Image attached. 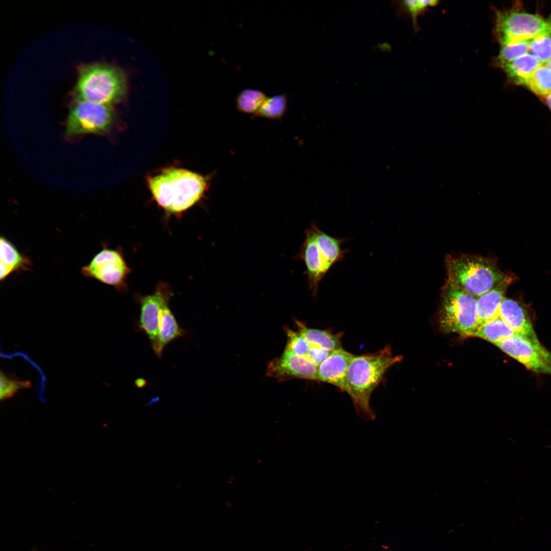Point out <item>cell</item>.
Segmentation results:
<instances>
[{
    "label": "cell",
    "instance_id": "6da1fadb",
    "mask_svg": "<svg viewBox=\"0 0 551 551\" xmlns=\"http://www.w3.org/2000/svg\"><path fill=\"white\" fill-rule=\"evenodd\" d=\"M402 360L400 356H393L390 346L372 354L355 355L346 373L345 391L350 397L359 416L366 420H373L374 412L370 406L373 390L383 379L387 371Z\"/></svg>",
    "mask_w": 551,
    "mask_h": 551
},
{
    "label": "cell",
    "instance_id": "7a4b0ae2",
    "mask_svg": "<svg viewBox=\"0 0 551 551\" xmlns=\"http://www.w3.org/2000/svg\"><path fill=\"white\" fill-rule=\"evenodd\" d=\"M147 183L157 204L170 214H180L193 207L208 188V180L203 176L175 167L149 177Z\"/></svg>",
    "mask_w": 551,
    "mask_h": 551
},
{
    "label": "cell",
    "instance_id": "3957f363",
    "mask_svg": "<svg viewBox=\"0 0 551 551\" xmlns=\"http://www.w3.org/2000/svg\"><path fill=\"white\" fill-rule=\"evenodd\" d=\"M127 80L123 70L103 62L82 64L78 66L72 97L112 106L125 97Z\"/></svg>",
    "mask_w": 551,
    "mask_h": 551
},
{
    "label": "cell",
    "instance_id": "277c9868",
    "mask_svg": "<svg viewBox=\"0 0 551 551\" xmlns=\"http://www.w3.org/2000/svg\"><path fill=\"white\" fill-rule=\"evenodd\" d=\"M305 234L299 258L305 263L309 289L315 296L323 277L334 264L344 259L347 251L341 246L346 239L331 236L315 224L307 229Z\"/></svg>",
    "mask_w": 551,
    "mask_h": 551
},
{
    "label": "cell",
    "instance_id": "5b68a950",
    "mask_svg": "<svg viewBox=\"0 0 551 551\" xmlns=\"http://www.w3.org/2000/svg\"><path fill=\"white\" fill-rule=\"evenodd\" d=\"M445 265L448 280L475 297L510 277L502 272L491 260L478 256H448Z\"/></svg>",
    "mask_w": 551,
    "mask_h": 551
},
{
    "label": "cell",
    "instance_id": "8992f818",
    "mask_svg": "<svg viewBox=\"0 0 551 551\" xmlns=\"http://www.w3.org/2000/svg\"><path fill=\"white\" fill-rule=\"evenodd\" d=\"M439 314L441 328L445 332L470 336L478 327L477 297L447 280L442 291Z\"/></svg>",
    "mask_w": 551,
    "mask_h": 551
},
{
    "label": "cell",
    "instance_id": "52a82bcc",
    "mask_svg": "<svg viewBox=\"0 0 551 551\" xmlns=\"http://www.w3.org/2000/svg\"><path fill=\"white\" fill-rule=\"evenodd\" d=\"M112 106L73 99L65 123V135L73 138L108 132L114 122Z\"/></svg>",
    "mask_w": 551,
    "mask_h": 551
},
{
    "label": "cell",
    "instance_id": "ba28073f",
    "mask_svg": "<svg viewBox=\"0 0 551 551\" xmlns=\"http://www.w3.org/2000/svg\"><path fill=\"white\" fill-rule=\"evenodd\" d=\"M547 20L541 16L512 8L497 10L494 35L500 45L530 40L547 29Z\"/></svg>",
    "mask_w": 551,
    "mask_h": 551
},
{
    "label": "cell",
    "instance_id": "9c48e42d",
    "mask_svg": "<svg viewBox=\"0 0 551 551\" xmlns=\"http://www.w3.org/2000/svg\"><path fill=\"white\" fill-rule=\"evenodd\" d=\"M130 272L121 249L109 248L105 244L81 269L84 277L113 286L119 291L127 289V278Z\"/></svg>",
    "mask_w": 551,
    "mask_h": 551
},
{
    "label": "cell",
    "instance_id": "30bf717a",
    "mask_svg": "<svg viewBox=\"0 0 551 551\" xmlns=\"http://www.w3.org/2000/svg\"><path fill=\"white\" fill-rule=\"evenodd\" d=\"M495 345L533 371L551 375V352L541 344L515 335Z\"/></svg>",
    "mask_w": 551,
    "mask_h": 551
},
{
    "label": "cell",
    "instance_id": "8fae6325",
    "mask_svg": "<svg viewBox=\"0 0 551 551\" xmlns=\"http://www.w3.org/2000/svg\"><path fill=\"white\" fill-rule=\"evenodd\" d=\"M169 285L160 282L155 291L139 298L140 305L139 327L148 336L154 351L157 354L159 346V332L161 311L171 297Z\"/></svg>",
    "mask_w": 551,
    "mask_h": 551
},
{
    "label": "cell",
    "instance_id": "7c38bea8",
    "mask_svg": "<svg viewBox=\"0 0 551 551\" xmlns=\"http://www.w3.org/2000/svg\"><path fill=\"white\" fill-rule=\"evenodd\" d=\"M318 365L308 358L284 350L270 362L267 374L281 381L293 378L314 380Z\"/></svg>",
    "mask_w": 551,
    "mask_h": 551
},
{
    "label": "cell",
    "instance_id": "4fadbf2b",
    "mask_svg": "<svg viewBox=\"0 0 551 551\" xmlns=\"http://www.w3.org/2000/svg\"><path fill=\"white\" fill-rule=\"evenodd\" d=\"M355 356L343 348L332 352L318 365L314 380L332 384L344 392L347 371Z\"/></svg>",
    "mask_w": 551,
    "mask_h": 551
},
{
    "label": "cell",
    "instance_id": "5bb4252c",
    "mask_svg": "<svg viewBox=\"0 0 551 551\" xmlns=\"http://www.w3.org/2000/svg\"><path fill=\"white\" fill-rule=\"evenodd\" d=\"M499 317L517 335L540 344L528 315L516 301L505 298L500 305Z\"/></svg>",
    "mask_w": 551,
    "mask_h": 551
},
{
    "label": "cell",
    "instance_id": "9a60e30c",
    "mask_svg": "<svg viewBox=\"0 0 551 551\" xmlns=\"http://www.w3.org/2000/svg\"><path fill=\"white\" fill-rule=\"evenodd\" d=\"M32 266L30 259L20 253L5 236L0 237V281L11 274L29 271Z\"/></svg>",
    "mask_w": 551,
    "mask_h": 551
},
{
    "label": "cell",
    "instance_id": "2e32d148",
    "mask_svg": "<svg viewBox=\"0 0 551 551\" xmlns=\"http://www.w3.org/2000/svg\"><path fill=\"white\" fill-rule=\"evenodd\" d=\"M511 278L500 283L496 286L477 297L476 313L478 327L483 324L499 317L500 305L505 299V295Z\"/></svg>",
    "mask_w": 551,
    "mask_h": 551
},
{
    "label": "cell",
    "instance_id": "e0dca14e",
    "mask_svg": "<svg viewBox=\"0 0 551 551\" xmlns=\"http://www.w3.org/2000/svg\"><path fill=\"white\" fill-rule=\"evenodd\" d=\"M541 64L534 56L528 53L507 63L502 68L510 82L515 85H524Z\"/></svg>",
    "mask_w": 551,
    "mask_h": 551
},
{
    "label": "cell",
    "instance_id": "ac0fdd59",
    "mask_svg": "<svg viewBox=\"0 0 551 551\" xmlns=\"http://www.w3.org/2000/svg\"><path fill=\"white\" fill-rule=\"evenodd\" d=\"M187 331L182 329L177 322L170 309L169 303L163 307L161 313L159 332V346L157 356H162V351L167 344L179 337L184 336Z\"/></svg>",
    "mask_w": 551,
    "mask_h": 551
},
{
    "label": "cell",
    "instance_id": "d6986e66",
    "mask_svg": "<svg viewBox=\"0 0 551 551\" xmlns=\"http://www.w3.org/2000/svg\"><path fill=\"white\" fill-rule=\"evenodd\" d=\"M297 331L312 345L329 352L342 348L339 335L326 330L307 327L302 322H296Z\"/></svg>",
    "mask_w": 551,
    "mask_h": 551
},
{
    "label": "cell",
    "instance_id": "ffe728a7",
    "mask_svg": "<svg viewBox=\"0 0 551 551\" xmlns=\"http://www.w3.org/2000/svg\"><path fill=\"white\" fill-rule=\"evenodd\" d=\"M515 335L517 334L498 317L480 326L470 336L481 338L495 344Z\"/></svg>",
    "mask_w": 551,
    "mask_h": 551
},
{
    "label": "cell",
    "instance_id": "44dd1931",
    "mask_svg": "<svg viewBox=\"0 0 551 551\" xmlns=\"http://www.w3.org/2000/svg\"><path fill=\"white\" fill-rule=\"evenodd\" d=\"M267 97L262 90L252 88L243 89L236 96V108L241 113L255 115Z\"/></svg>",
    "mask_w": 551,
    "mask_h": 551
},
{
    "label": "cell",
    "instance_id": "7402d4cb",
    "mask_svg": "<svg viewBox=\"0 0 551 551\" xmlns=\"http://www.w3.org/2000/svg\"><path fill=\"white\" fill-rule=\"evenodd\" d=\"M538 96L546 99L551 93V70L541 64L524 84Z\"/></svg>",
    "mask_w": 551,
    "mask_h": 551
},
{
    "label": "cell",
    "instance_id": "603a6c76",
    "mask_svg": "<svg viewBox=\"0 0 551 551\" xmlns=\"http://www.w3.org/2000/svg\"><path fill=\"white\" fill-rule=\"evenodd\" d=\"M288 107V96L286 93L267 97L256 116L272 120L282 118Z\"/></svg>",
    "mask_w": 551,
    "mask_h": 551
},
{
    "label": "cell",
    "instance_id": "cb8c5ba5",
    "mask_svg": "<svg viewBox=\"0 0 551 551\" xmlns=\"http://www.w3.org/2000/svg\"><path fill=\"white\" fill-rule=\"evenodd\" d=\"M530 40L500 45L498 55L494 59L495 66L502 68L505 65L529 52Z\"/></svg>",
    "mask_w": 551,
    "mask_h": 551
},
{
    "label": "cell",
    "instance_id": "d4e9b609",
    "mask_svg": "<svg viewBox=\"0 0 551 551\" xmlns=\"http://www.w3.org/2000/svg\"><path fill=\"white\" fill-rule=\"evenodd\" d=\"M529 52L542 64L551 60V39L547 29L530 40Z\"/></svg>",
    "mask_w": 551,
    "mask_h": 551
},
{
    "label": "cell",
    "instance_id": "484cf974",
    "mask_svg": "<svg viewBox=\"0 0 551 551\" xmlns=\"http://www.w3.org/2000/svg\"><path fill=\"white\" fill-rule=\"evenodd\" d=\"M0 399L9 398L19 390L31 387V383L28 380L15 379L6 375L2 371L0 373Z\"/></svg>",
    "mask_w": 551,
    "mask_h": 551
},
{
    "label": "cell",
    "instance_id": "4316f807",
    "mask_svg": "<svg viewBox=\"0 0 551 551\" xmlns=\"http://www.w3.org/2000/svg\"><path fill=\"white\" fill-rule=\"evenodd\" d=\"M438 3V1L435 0L404 1L400 2L399 6L410 15L413 26L415 28L418 16L428 8L437 5Z\"/></svg>",
    "mask_w": 551,
    "mask_h": 551
},
{
    "label": "cell",
    "instance_id": "83f0119b",
    "mask_svg": "<svg viewBox=\"0 0 551 551\" xmlns=\"http://www.w3.org/2000/svg\"><path fill=\"white\" fill-rule=\"evenodd\" d=\"M547 22L548 24L547 31L551 39V14L547 19Z\"/></svg>",
    "mask_w": 551,
    "mask_h": 551
},
{
    "label": "cell",
    "instance_id": "f1b7e54d",
    "mask_svg": "<svg viewBox=\"0 0 551 551\" xmlns=\"http://www.w3.org/2000/svg\"><path fill=\"white\" fill-rule=\"evenodd\" d=\"M546 104L551 112V93L545 99Z\"/></svg>",
    "mask_w": 551,
    "mask_h": 551
},
{
    "label": "cell",
    "instance_id": "f546056e",
    "mask_svg": "<svg viewBox=\"0 0 551 551\" xmlns=\"http://www.w3.org/2000/svg\"><path fill=\"white\" fill-rule=\"evenodd\" d=\"M551 70V60L545 64Z\"/></svg>",
    "mask_w": 551,
    "mask_h": 551
}]
</instances>
